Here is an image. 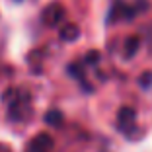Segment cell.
Returning <instances> with one entry per match:
<instances>
[{"instance_id": "6da1fadb", "label": "cell", "mask_w": 152, "mask_h": 152, "mask_svg": "<svg viewBox=\"0 0 152 152\" xmlns=\"http://www.w3.org/2000/svg\"><path fill=\"white\" fill-rule=\"evenodd\" d=\"M134 119H137V113H134L133 107H121L119 113H117V127H119V131L127 133L134 125Z\"/></svg>"}, {"instance_id": "7a4b0ae2", "label": "cell", "mask_w": 152, "mask_h": 152, "mask_svg": "<svg viewBox=\"0 0 152 152\" xmlns=\"http://www.w3.org/2000/svg\"><path fill=\"white\" fill-rule=\"evenodd\" d=\"M63 16H64L63 6L58 4V2H53L51 6H47V8H45V12H43V22L49 23V26H57V23L63 20Z\"/></svg>"}, {"instance_id": "3957f363", "label": "cell", "mask_w": 152, "mask_h": 152, "mask_svg": "<svg viewBox=\"0 0 152 152\" xmlns=\"http://www.w3.org/2000/svg\"><path fill=\"white\" fill-rule=\"evenodd\" d=\"M31 148L35 152H49L51 148H53V139H51L49 134H45V133H39L33 139V142H31Z\"/></svg>"}, {"instance_id": "277c9868", "label": "cell", "mask_w": 152, "mask_h": 152, "mask_svg": "<svg viewBox=\"0 0 152 152\" xmlns=\"http://www.w3.org/2000/svg\"><path fill=\"white\" fill-rule=\"evenodd\" d=\"M78 37H80V29H78L76 23H66V26H63V29H61V39L63 41H76Z\"/></svg>"}, {"instance_id": "5b68a950", "label": "cell", "mask_w": 152, "mask_h": 152, "mask_svg": "<svg viewBox=\"0 0 152 152\" xmlns=\"http://www.w3.org/2000/svg\"><path fill=\"white\" fill-rule=\"evenodd\" d=\"M63 113L58 111V109H51V111L45 113V123L49 127H61L63 125Z\"/></svg>"}, {"instance_id": "8992f818", "label": "cell", "mask_w": 152, "mask_h": 152, "mask_svg": "<svg viewBox=\"0 0 152 152\" xmlns=\"http://www.w3.org/2000/svg\"><path fill=\"white\" fill-rule=\"evenodd\" d=\"M139 47H140V39H139V37H137V35L129 37V39L125 41V57L127 58L134 57V55H137V51H139Z\"/></svg>"}, {"instance_id": "52a82bcc", "label": "cell", "mask_w": 152, "mask_h": 152, "mask_svg": "<svg viewBox=\"0 0 152 152\" xmlns=\"http://www.w3.org/2000/svg\"><path fill=\"white\" fill-rule=\"evenodd\" d=\"M68 74L72 76V78H78V80H84V70H82V66L80 64H70L68 66Z\"/></svg>"}, {"instance_id": "ba28073f", "label": "cell", "mask_w": 152, "mask_h": 152, "mask_svg": "<svg viewBox=\"0 0 152 152\" xmlns=\"http://www.w3.org/2000/svg\"><path fill=\"white\" fill-rule=\"evenodd\" d=\"M84 61L88 64H96L99 61V51H88V53H86V57H84Z\"/></svg>"}, {"instance_id": "9c48e42d", "label": "cell", "mask_w": 152, "mask_h": 152, "mask_svg": "<svg viewBox=\"0 0 152 152\" xmlns=\"http://www.w3.org/2000/svg\"><path fill=\"white\" fill-rule=\"evenodd\" d=\"M150 84H152V72H144V74L140 76V86H142V88H148Z\"/></svg>"}]
</instances>
